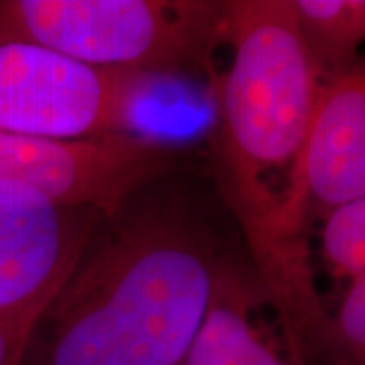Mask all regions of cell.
Listing matches in <instances>:
<instances>
[{
  "mask_svg": "<svg viewBox=\"0 0 365 365\" xmlns=\"http://www.w3.org/2000/svg\"><path fill=\"white\" fill-rule=\"evenodd\" d=\"M230 63L220 78L213 160L248 246L252 274L280 321L288 353L329 351L311 258L307 148L321 90L292 0H225Z\"/></svg>",
  "mask_w": 365,
  "mask_h": 365,
  "instance_id": "6da1fadb",
  "label": "cell"
},
{
  "mask_svg": "<svg viewBox=\"0 0 365 365\" xmlns=\"http://www.w3.org/2000/svg\"><path fill=\"white\" fill-rule=\"evenodd\" d=\"M143 191L100 222L49 302L43 365L182 364L225 256L193 211Z\"/></svg>",
  "mask_w": 365,
  "mask_h": 365,
  "instance_id": "7a4b0ae2",
  "label": "cell"
},
{
  "mask_svg": "<svg viewBox=\"0 0 365 365\" xmlns=\"http://www.w3.org/2000/svg\"><path fill=\"white\" fill-rule=\"evenodd\" d=\"M225 0H0V43L76 63L165 78L209 69Z\"/></svg>",
  "mask_w": 365,
  "mask_h": 365,
  "instance_id": "3957f363",
  "label": "cell"
},
{
  "mask_svg": "<svg viewBox=\"0 0 365 365\" xmlns=\"http://www.w3.org/2000/svg\"><path fill=\"white\" fill-rule=\"evenodd\" d=\"M158 78L76 63L26 43H0V132L81 140L132 132Z\"/></svg>",
  "mask_w": 365,
  "mask_h": 365,
  "instance_id": "277c9868",
  "label": "cell"
},
{
  "mask_svg": "<svg viewBox=\"0 0 365 365\" xmlns=\"http://www.w3.org/2000/svg\"><path fill=\"white\" fill-rule=\"evenodd\" d=\"M173 160L169 144L134 132L81 140L0 132V185H21L104 215L157 181Z\"/></svg>",
  "mask_w": 365,
  "mask_h": 365,
  "instance_id": "5b68a950",
  "label": "cell"
},
{
  "mask_svg": "<svg viewBox=\"0 0 365 365\" xmlns=\"http://www.w3.org/2000/svg\"><path fill=\"white\" fill-rule=\"evenodd\" d=\"M104 217L21 185H0V313L55 294Z\"/></svg>",
  "mask_w": 365,
  "mask_h": 365,
  "instance_id": "8992f818",
  "label": "cell"
},
{
  "mask_svg": "<svg viewBox=\"0 0 365 365\" xmlns=\"http://www.w3.org/2000/svg\"><path fill=\"white\" fill-rule=\"evenodd\" d=\"M307 182L313 217L365 199V59L321 81L309 132Z\"/></svg>",
  "mask_w": 365,
  "mask_h": 365,
  "instance_id": "52a82bcc",
  "label": "cell"
},
{
  "mask_svg": "<svg viewBox=\"0 0 365 365\" xmlns=\"http://www.w3.org/2000/svg\"><path fill=\"white\" fill-rule=\"evenodd\" d=\"M264 300L252 270L225 258L205 319L181 365H242Z\"/></svg>",
  "mask_w": 365,
  "mask_h": 365,
  "instance_id": "ba28073f",
  "label": "cell"
},
{
  "mask_svg": "<svg viewBox=\"0 0 365 365\" xmlns=\"http://www.w3.org/2000/svg\"><path fill=\"white\" fill-rule=\"evenodd\" d=\"M304 49L321 79L333 78L365 45V0H292Z\"/></svg>",
  "mask_w": 365,
  "mask_h": 365,
  "instance_id": "9c48e42d",
  "label": "cell"
},
{
  "mask_svg": "<svg viewBox=\"0 0 365 365\" xmlns=\"http://www.w3.org/2000/svg\"><path fill=\"white\" fill-rule=\"evenodd\" d=\"M321 258L337 280L365 272V199L331 209L321 217Z\"/></svg>",
  "mask_w": 365,
  "mask_h": 365,
  "instance_id": "30bf717a",
  "label": "cell"
},
{
  "mask_svg": "<svg viewBox=\"0 0 365 365\" xmlns=\"http://www.w3.org/2000/svg\"><path fill=\"white\" fill-rule=\"evenodd\" d=\"M329 351L347 365H365V272L351 278L329 323Z\"/></svg>",
  "mask_w": 365,
  "mask_h": 365,
  "instance_id": "8fae6325",
  "label": "cell"
},
{
  "mask_svg": "<svg viewBox=\"0 0 365 365\" xmlns=\"http://www.w3.org/2000/svg\"><path fill=\"white\" fill-rule=\"evenodd\" d=\"M55 294L0 313V365H23Z\"/></svg>",
  "mask_w": 365,
  "mask_h": 365,
  "instance_id": "7c38bea8",
  "label": "cell"
},
{
  "mask_svg": "<svg viewBox=\"0 0 365 365\" xmlns=\"http://www.w3.org/2000/svg\"><path fill=\"white\" fill-rule=\"evenodd\" d=\"M242 365H300L290 353H282L278 349L276 341L266 335L260 327L256 325L250 337L246 351L242 357Z\"/></svg>",
  "mask_w": 365,
  "mask_h": 365,
  "instance_id": "4fadbf2b",
  "label": "cell"
}]
</instances>
